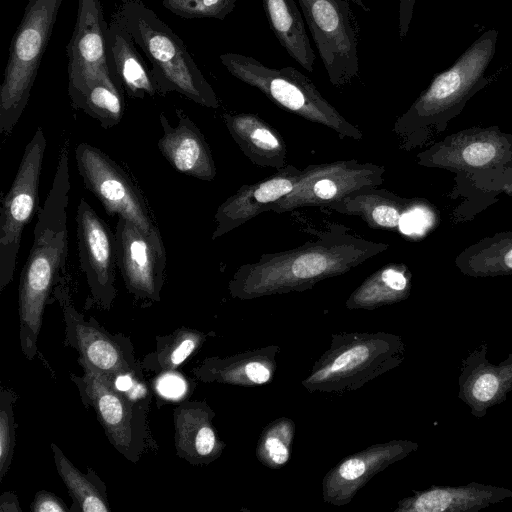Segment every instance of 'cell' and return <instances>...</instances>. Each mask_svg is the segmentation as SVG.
I'll use <instances>...</instances> for the list:
<instances>
[{"instance_id": "ba28073f", "label": "cell", "mask_w": 512, "mask_h": 512, "mask_svg": "<svg viewBox=\"0 0 512 512\" xmlns=\"http://www.w3.org/2000/svg\"><path fill=\"white\" fill-rule=\"evenodd\" d=\"M416 161L456 176H495L512 168V134L496 125L467 128L419 152Z\"/></svg>"}, {"instance_id": "ab89813d", "label": "cell", "mask_w": 512, "mask_h": 512, "mask_svg": "<svg viewBox=\"0 0 512 512\" xmlns=\"http://www.w3.org/2000/svg\"><path fill=\"white\" fill-rule=\"evenodd\" d=\"M357 5L360 9L369 12L370 8L365 4L364 0H349Z\"/></svg>"}, {"instance_id": "6da1fadb", "label": "cell", "mask_w": 512, "mask_h": 512, "mask_svg": "<svg viewBox=\"0 0 512 512\" xmlns=\"http://www.w3.org/2000/svg\"><path fill=\"white\" fill-rule=\"evenodd\" d=\"M388 248V244L357 236L343 225H332L300 246L264 253L241 265L229 281V291L241 299L304 291L349 272Z\"/></svg>"}, {"instance_id": "ffe728a7", "label": "cell", "mask_w": 512, "mask_h": 512, "mask_svg": "<svg viewBox=\"0 0 512 512\" xmlns=\"http://www.w3.org/2000/svg\"><path fill=\"white\" fill-rule=\"evenodd\" d=\"M176 127L170 125L164 113L159 120L163 135L158 149L178 172L204 181H212L217 173L208 142L198 126L180 108L175 109Z\"/></svg>"}, {"instance_id": "8d00e7d4", "label": "cell", "mask_w": 512, "mask_h": 512, "mask_svg": "<svg viewBox=\"0 0 512 512\" xmlns=\"http://www.w3.org/2000/svg\"><path fill=\"white\" fill-rule=\"evenodd\" d=\"M265 449L268 456L275 464H284L289 458L287 447L277 437L267 438L265 441Z\"/></svg>"}, {"instance_id": "9c48e42d", "label": "cell", "mask_w": 512, "mask_h": 512, "mask_svg": "<svg viewBox=\"0 0 512 512\" xmlns=\"http://www.w3.org/2000/svg\"><path fill=\"white\" fill-rule=\"evenodd\" d=\"M75 159L85 188L99 200L109 216L118 215L149 237L163 242L142 193L117 162L86 142L75 148Z\"/></svg>"}, {"instance_id": "4316f807", "label": "cell", "mask_w": 512, "mask_h": 512, "mask_svg": "<svg viewBox=\"0 0 512 512\" xmlns=\"http://www.w3.org/2000/svg\"><path fill=\"white\" fill-rule=\"evenodd\" d=\"M412 274L404 263H389L370 275L347 301L349 307H376L406 299Z\"/></svg>"}, {"instance_id": "4dcf8cb0", "label": "cell", "mask_w": 512, "mask_h": 512, "mask_svg": "<svg viewBox=\"0 0 512 512\" xmlns=\"http://www.w3.org/2000/svg\"><path fill=\"white\" fill-rule=\"evenodd\" d=\"M238 0H162V5L173 14L186 18L225 19Z\"/></svg>"}, {"instance_id": "f546056e", "label": "cell", "mask_w": 512, "mask_h": 512, "mask_svg": "<svg viewBox=\"0 0 512 512\" xmlns=\"http://www.w3.org/2000/svg\"><path fill=\"white\" fill-rule=\"evenodd\" d=\"M200 343V333L180 328L160 339L156 352L151 359L146 360V365L162 371L174 370L198 348Z\"/></svg>"}, {"instance_id": "83f0119b", "label": "cell", "mask_w": 512, "mask_h": 512, "mask_svg": "<svg viewBox=\"0 0 512 512\" xmlns=\"http://www.w3.org/2000/svg\"><path fill=\"white\" fill-rule=\"evenodd\" d=\"M72 107L98 120L103 128H111L124 115L123 88L111 72L104 73L87 86Z\"/></svg>"}, {"instance_id": "484cf974", "label": "cell", "mask_w": 512, "mask_h": 512, "mask_svg": "<svg viewBox=\"0 0 512 512\" xmlns=\"http://www.w3.org/2000/svg\"><path fill=\"white\" fill-rule=\"evenodd\" d=\"M454 263L464 275L484 278L512 274V231L486 236L460 252Z\"/></svg>"}, {"instance_id": "8fae6325", "label": "cell", "mask_w": 512, "mask_h": 512, "mask_svg": "<svg viewBox=\"0 0 512 512\" xmlns=\"http://www.w3.org/2000/svg\"><path fill=\"white\" fill-rule=\"evenodd\" d=\"M385 167L360 163L355 159L310 164L293 190L269 207L268 212L286 213L302 207H321L335 203L350 193L384 182Z\"/></svg>"}, {"instance_id": "1f68e13d", "label": "cell", "mask_w": 512, "mask_h": 512, "mask_svg": "<svg viewBox=\"0 0 512 512\" xmlns=\"http://www.w3.org/2000/svg\"><path fill=\"white\" fill-rule=\"evenodd\" d=\"M15 396L9 389L1 388L0 394V481L9 470L15 446Z\"/></svg>"}, {"instance_id": "74e56055", "label": "cell", "mask_w": 512, "mask_h": 512, "mask_svg": "<svg viewBox=\"0 0 512 512\" xmlns=\"http://www.w3.org/2000/svg\"><path fill=\"white\" fill-rule=\"evenodd\" d=\"M247 377L254 383L263 384L270 378L269 370L259 362H250L245 366Z\"/></svg>"}, {"instance_id": "44dd1931", "label": "cell", "mask_w": 512, "mask_h": 512, "mask_svg": "<svg viewBox=\"0 0 512 512\" xmlns=\"http://www.w3.org/2000/svg\"><path fill=\"white\" fill-rule=\"evenodd\" d=\"M512 498V490L470 482L461 486L433 485L401 502L399 510L407 512H477Z\"/></svg>"}, {"instance_id": "836d02e7", "label": "cell", "mask_w": 512, "mask_h": 512, "mask_svg": "<svg viewBox=\"0 0 512 512\" xmlns=\"http://www.w3.org/2000/svg\"><path fill=\"white\" fill-rule=\"evenodd\" d=\"M157 389L165 397L178 398L185 391V382L178 375L166 374L159 378Z\"/></svg>"}, {"instance_id": "7402d4cb", "label": "cell", "mask_w": 512, "mask_h": 512, "mask_svg": "<svg viewBox=\"0 0 512 512\" xmlns=\"http://www.w3.org/2000/svg\"><path fill=\"white\" fill-rule=\"evenodd\" d=\"M107 60L110 71L123 90L134 99L154 97L157 88L151 70L135 48V42L117 13L106 31Z\"/></svg>"}, {"instance_id": "277c9868", "label": "cell", "mask_w": 512, "mask_h": 512, "mask_svg": "<svg viewBox=\"0 0 512 512\" xmlns=\"http://www.w3.org/2000/svg\"><path fill=\"white\" fill-rule=\"evenodd\" d=\"M151 63L157 93L178 92L201 106L217 109L218 97L183 40L141 0H124L116 11Z\"/></svg>"}, {"instance_id": "3957f363", "label": "cell", "mask_w": 512, "mask_h": 512, "mask_svg": "<svg viewBox=\"0 0 512 512\" xmlns=\"http://www.w3.org/2000/svg\"><path fill=\"white\" fill-rule=\"evenodd\" d=\"M498 31L483 32L448 69L436 74L429 86L395 121L393 132L409 151L444 132L467 102L486 87V70L494 58Z\"/></svg>"}, {"instance_id": "5b68a950", "label": "cell", "mask_w": 512, "mask_h": 512, "mask_svg": "<svg viewBox=\"0 0 512 512\" xmlns=\"http://www.w3.org/2000/svg\"><path fill=\"white\" fill-rule=\"evenodd\" d=\"M219 58L232 76L259 90L283 110L325 126L341 139H363V132L346 120L314 83L296 68H271L239 53H224Z\"/></svg>"}, {"instance_id": "f35d334b", "label": "cell", "mask_w": 512, "mask_h": 512, "mask_svg": "<svg viewBox=\"0 0 512 512\" xmlns=\"http://www.w3.org/2000/svg\"><path fill=\"white\" fill-rule=\"evenodd\" d=\"M497 193H504L508 196H512V177L498 189Z\"/></svg>"}, {"instance_id": "603a6c76", "label": "cell", "mask_w": 512, "mask_h": 512, "mask_svg": "<svg viewBox=\"0 0 512 512\" xmlns=\"http://www.w3.org/2000/svg\"><path fill=\"white\" fill-rule=\"evenodd\" d=\"M223 122L244 155L255 165L280 170L287 146L279 132L254 113H224Z\"/></svg>"}, {"instance_id": "30bf717a", "label": "cell", "mask_w": 512, "mask_h": 512, "mask_svg": "<svg viewBox=\"0 0 512 512\" xmlns=\"http://www.w3.org/2000/svg\"><path fill=\"white\" fill-rule=\"evenodd\" d=\"M332 85L359 73V26L349 0H298Z\"/></svg>"}, {"instance_id": "5bb4252c", "label": "cell", "mask_w": 512, "mask_h": 512, "mask_svg": "<svg viewBox=\"0 0 512 512\" xmlns=\"http://www.w3.org/2000/svg\"><path fill=\"white\" fill-rule=\"evenodd\" d=\"M75 220L80 269L94 300L109 307L116 295L115 234L85 198L79 201Z\"/></svg>"}, {"instance_id": "8992f818", "label": "cell", "mask_w": 512, "mask_h": 512, "mask_svg": "<svg viewBox=\"0 0 512 512\" xmlns=\"http://www.w3.org/2000/svg\"><path fill=\"white\" fill-rule=\"evenodd\" d=\"M63 0H29L10 44L0 87V134L9 136L29 100Z\"/></svg>"}, {"instance_id": "4fadbf2b", "label": "cell", "mask_w": 512, "mask_h": 512, "mask_svg": "<svg viewBox=\"0 0 512 512\" xmlns=\"http://www.w3.org/2000/svg\"><path fill=\"white\" fill-rule=\"evenodd\" d=\"M114 234L116 263L127 290L137 299L159 301L167 262L164 243L120 217Z\"/></svg>"}, {"instance_id": "d6a6232c", "label": "cell", "mask_w": 512, "mask_h": 512, "mask_svg": "<svg viewBox=\"0 0 512 512\" xmlns=\"http://www.w3.org/2000/svg\"><path fill=\"white\" fill-rule=\"evenodd\" d=\"M34 512H66L68 508L57 496L49 492H39L31 505Z\"/></svg>"}, {"instance_id": "52a82bcc", "label": "cell", "mask_w": 512, "mask_h": 512, "mask_svg": "<svg viewBox=\"0 0 512 512\" xmlns=\"http://www.w3.org/2000/svg\"><path fill=\"white\" fill-rule=\"evenodd\" d=\"M46 145L43 129L39 126L26 145L16 176L2 199L0 292L13 279L23 231L39 210V185Z\"/></svg>"}, {"instance_id": "f1b7e54d", "label": "cell", "mask_w": 512, "mask_h": 512, "mask_svg": "<svg viewBox=\"0 0 512 512\" xmlns=\"http://www.w3.org/2000/svg\"><path fill=\"white\" fill-rule=\"evenodd\" d=\"M51 446L57 471L80 509L85 512H108L110 509L98 487L76 469L55 444Z\"/></svg>"}, {"instance_id": "9a60e30c", "label": "cell", "mask_w": 512, "mask_h": 512, "mask_svg": "<svg viewBox=\"0 0 512 512\" xmlns=\"http://www.w3.org/2000/svg\"><path fill=\"white\" fill-rule=\"evenodd\" d=\"M107 27L100 0H78L77 19L67 46L71 104L91 82L111 72L106 50Z\"/></svg>"}, {"instance_id": "d4e9b609", "label": "cell", "mask_w": 512, "mask_h": 512, "mask_svg": "<svg viewBox=\"0 0 512 512\" xmlns=\"http://www.w3.org/2000/svg\"><path fill=\"white\" fill-rule=\"evenodd\" d=\"M174 422L178 456L191 464H199L215 454V432L203 408L194 403L183 402L174 411Z\"/></svg>"}, {"instance_id": "ac0fdd59", "label": "cell", "mask_w": 512, "mask_h": 512, "mask_svg": "<svg viewBox=\"0 0 512 512\" xmlns=\"http://www.w3.org/2000/svg\"><path fill=\"white\" fill-rule=\"evenodd\" d=\"M54 292L63 309L67 339L81 353V357L112 380L119 375L131 373L130 364L120 346L103 330L92 325L93 321H85L76 311L63 275Z\"/></svg>"}, {"instance_id": "d590c367", "label": "cell", "mask_w": 512, "mask_h": 512, "mask_svg": "<svg viewBox=\"0 0 512 512\" xmlns=\"http://www.w3.org/2000/svg\"><path fill=\"white\" fill-rule=\"evenodd\" d=\"M366 463L360 458H351L346 460L338 469V474L344 480H356L364 475Z\"/></svg>"}, {"instance_id": "2e32d148", "label": "cell", "mask_w": 512, "mask_h": 512, "mask_svg": "<svg viewBox=\"0 0 512 512\" xmlns=\"http://www.w3.org/2000/svg\"><path fill=\"white\" fill-rule=\"evenodd\" d=\"M301 174L302 169L287 164L262 180L242 185L217 208L211 239L216 240L257 215L268 212L270 206L293 190Z\"/></svg>"}, {"instance_id": "cb8c5ba5", "label": "cell", "mask_w": 512, "mask_h": 512, "mask_svg": "<svg viewBox=\"0 0 512 512\" xmlns=\"http://www.w3.org/2000/svg\"><path fill=\"white\" fill-rule=\"evenodd\" d=\"M268 25L289 56L308 72L314 71L316 55L303 17L294 0H261Z\"/></svg>"}, {"instance_id": "7c38bea8", "label": "cell", "mask_w": 512, "mask_h": 512, "mask_svg": "<svg viewBox=\"0 0 512 512\" xmlns=\"http://www.w3.org/2000/svg\"><path fill=\"white\" fill-rule=\"evenodd\" d=\"M84 374L78 386L96 412L113 446L126 458L135 461L141 449L143 420L131 399L119 391L112 379L91 366L82 357Z\"/></svg>"}, {"instance_id": "d6986e66", "label": "cell", "mask_w": 512, "mask_h": 512, "mask_svg": "<svg viewBox=\"0 0 512 512\" xmlns=\"http://www.w3.org/2000/svg\"><path fill=\"white\" fill-rule=\"evenodd\" d=\"M378 187L354 191L326 209L358 216L372 229L405 233L407 220L429 207L425 199L401 197Z\"/></svg>"}, {"instance_id": "7a4b0ae2", "label": "cell", "mask_w": 512, "mask_h": 512, "mask_svg": "<svg viewBox=\"0 0 512 512\" xmlns=\"http://www.w3.org/2000/svg\"><path fill=\"white\" fill-rule=\"evenodd\" d=\"M68 156L65 145L59 153L51 188L38 210L33 243L20 275V340L28 359L37 351L44 308L68 254L67 207L71 189Z\"/></svg>"}, {"instance_id": "e0dca14e", "label": "cell", "mask_w": 512, "mask_h": 512, "mask_svg": "<svg viewBox=\"0 0 512 512\" xmlns=\"http://www.w3.org/2000/svg\"><path fill=\"white\" fill-rule=\"evenodd\" d=\"M488 345L482 343L462 359L458 398L472 416L483 418L488 409L506 401L512 391V352L499 364L487 359Z\"/></svg>"}, {"instance_id": "e575fe53", "label": "cell", "mask_w": 512, "mask_h": 512, "mask_svg": "<svg viewBox=\"0 0 512 512\" xmlns=\"http://www.w3.org/2000/svg\"><path fill=\"white\" fill-rule=\"evenodd\" d=\"M416 0H399L398 33L403 40L410 28Z\"/></svg>"}]
</instances>
